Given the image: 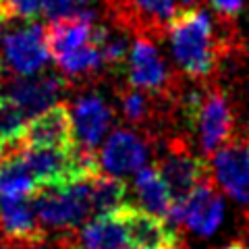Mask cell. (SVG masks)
Returning a JSON list of instances; mask_svg holds the SVG:
<instances>
[{"label":"cell","mask_w":249,"mask_h":249,"mask_svg":"<svg viewBox=\"0 0 249 249\" xmlns=\"http://www.w3.org/2000/svg\"><path fill=\"white\" fill-rule=\"evenodd\" d=\"M2 4L9 19L34 21L44 13L46 0H2Z\"/></svg>","instance_id":"obj_20"},{"label":"cell","mask_w":249,"mask_h":249,"mask_svg":"<svg viewBox=\"0 0 249 249\" xmlns=\"http://www.w3.org/2000/svg\"><path fill=\"white\" fill-rule=\"evenodd\" d=\"M127 83L137 89L160 98H177L181 91L175 75L166 67V60L160 56L152 37L135 36L127 60Z\"/></svg>","instance_id":"obj_7"},{"label":"cell","mask_w":249,"mask_h":249,"mask_svg":"<svg viewBox=\"0 0 249 249\" xmlns=\"http://www.w3.org/2000/svg\"><path fill=\"white\" fill-rule=\"evenodd\" d=\"M89 191H91V201H93V212L96 216L116 212L124 206H129V187L124 178L98 173L88 178Z\"/></svg>","instance_id":"obj_18"},{"label":"cell","mask_w":249,"mask_h":249,"mask_svg":"<svg viewBox=\"0 0 249 249\" xmlns=\"http://www.w3.org/2000/svg\"><path fill=\"white\" fill-rule=\"evenodd\" d=\"M243 4L245 0H212L214 11L227 21L239 17V13L243 11Z\"/></svg>","instance_id":"obj_21"},{"label":"cell","mask_w":249,"mask_h":249,"mask_svg":"<svg viewBox=\"0 0 249 249\" xmlns=\"http://www.w3.org/2000/svg\"><path fill=\"white\" fill-rule=\"evenodd\" d=\"M129 249H143V247H129Z\"/></svg>","instance_id":"obj_24"},{"label":"cell","mask_w":249,"mask_h":249,"mask_svg":"<svg viewBox=\"0 0 249 249\" xmlns=\"http://www.w3.org/2000/svg\"><path fill=\"white\" fill-rule=\"evenodd\" d=\"M0 98H2V96H0Z\"/></svg>","instance_id":"obj_25"},{"label":"cell","mask_w":249,"mask_h":249,"mask_svg":"<svg viewBox=\"0 0 249 249\" xmlns=\"http://www.w3.org/2000/svg\"><path fill=\"white\" fill-rule=\"evenodd\" d=\"M40 185L21 160V152L0 158V201L34 197Z\"/></svg>","instance_id":"obj_17"},{"label":"cell","mask_w":249,"mask_h":249,"mask_svg":"<svg viewBox=\"0 0 249 249\" xmlns=\"http://www.w3.org/2000/svg\"><path fill=\"white\" fill-rule=\"evenodd\" d=\"M152 152L150 135L142 129H116L100 147L98 164L106 175L124 178L137 175Z\"/></svg>","instance_id":"obj_9"},{"label":"cell","mask_w":249,"mask_h":249,"mask_svg":"<svg viewBox=\"0 0 249 249\" xmlns=\"http://www.w3.org/2000/svg\"><path fill=\"white\" fill-rule=\"evenodd\" d=\"M50 50L46 40V27L27 23L2 36V71L4 77H34L48 65ZM0 81V83H2Z\"/></svg>","instance_id":"obj_5"},{"label":"cell","mask_w":249,"mask_h":249,"mask_svg":"<svg viewBox=\"0 0 249 249\" xmlns=\"http://www.w3.org/2000/svg\"><path fill=\"white\" fill-rule=\"evenodd\" d=\"M154 166L160 170L177 204H181L196 187H199L212 175L208 162L191 150L185 137H168L162 143Z\"/></svg>","instance_id":"obj_4"},{"label":"cell","mask_w":249,"mask_h":249,"mask_svg":"<svg viewBox=\"0 0 249 249\" xmlns=\"http://www.w3.org/2000/svg\"><path fill=\"white\" fill-rule=\"evenodd\" d=\"M166 34L178 69L191 79L210 77L229 52V44L216 36L214 23L201 6L181 11Z\"/></svg>","instance_id":"obj_1"},{"label":"cell","mask_w":249,"mask_h":249,"mask_svg":"<svg viewBox=\"0 0 249 249\" xmlns=\"http://www.w3.org/2000/svg\"><path fill=\"white\" fill-rule=\"evenodd\" d=\"M9 19L6 17V11H4V4H2V0H0V27H2V23Z\"/></svg>","instance_id":"obj_23"},{"label":"cell","mask_w":249,"mask_h":249,"mask_svg":"<svg viewBox=\"0 0 249 249\" xmlns=\"http://www.w3.org/2000/svg\"><path fill=\"white\" fill-rule=\"evenodd\" d=\"M81 249H129V229L123 208L110 214L96 216L79 231Z\"/></svg>","instance_id":"obj_15"},{"label":"cell","mask_w":249,"mask_h":249,"mask_svg":"<svg viewBox=\"0 0 249 249\" xmlns=\"http://www.w3.org/2000/svg\"><path fill=\"white\" fill-rule=\"evenodd\" d=\"M71 114L77 147L93 154L112 124V108L100 96H79L71 108Z\"/></svg>","instance_id":"obj_13"},{"label":"cell","mask_w":249,"mask_h":249,"mask_svg":"<svg viewBox=\"0 0 249 249\" xmlns=\"http://www.w3.org/2000/svg\"><path fill=\"white\" fill-rule=\"evenodd\" d=\"M67 77L60 75H34V77H6L0 88H6V93L15 104L21 106L29 119L48 110L56 104L67 88Z\"/></svg>","instance_id":"obj_11"},{"label":"cell","mask_w":249,"mask_h":249,"mask_svg":"<svg viewBox=\"0 0 249 249\" xmlns=\"http://www.w3.org/2000/svg\"><path fill=\"white\" fill-rule=\"evenodd\" d=\"M218 249H249L245 243H241V241H232V243L224 245V247H218Z\"/></svg>","instance_id":"obj_22"},{"label":"cell","mask_w":249,"mask_h":249,"mask_svg":"<svg viewBox=\"0 0 249 249\" xmlns=\"http://www.w3.org/2000/svg\"><path fill=\"white\" fill-rule=\"evenodd\" d=\"M93 2L96 0H46L44 13L52 21H56V19L75 17V15H83V13H93V6H91Z\"/></svg>","instance_id":"obj_19"},{"label":"cell","mask_w":249,"mask_h":249,"mask_svg":"<svg viewBox=\"0 0 249 249\" xmlns=\"http://www.w3.org/2000/svg\"><path fill=\"white\" fill-rule=\"evenodd\" d=\"M224 201L220 196V187L210 175L199 187H196L181 204H177L168 222L173 227H183L193 235L208 237L222 224Z\"/></svg>","instance_id":"obj_8"},{"label":"cell","mask_w":249,"mask_h":249,"mask_svg":"<svg viewBox=\"0 0 249 249\" xmlns=\"http://www.w3.org/2000/svg\"><path fill=\"white\" fill-rule=\"evenodd\" d=\"M34 201L44 229L58 235L79 232L96 218L88 178L71 185L44 187L34 196Z\"/></svg>","instance_id":"obj_3"},{"label":"cell","mask_w":249,"mask_h":249,"mask_svg":"<svg viewBox=\"0 0 249 249\" xmlns=\"http://www.w3.org/2000/svg\"><path fill=\"white\" fill-rule=\"evenodd\" d=\"M129 229L131 247L143 249H178V237L166 218H160L137 206L123 208Z\"/></svg>","instance_id":"obj_14"},{"label":"cell","mask_w":249,"mask_h":249,"mask_svg":"<svg viewBox=\"0 0 249 249\" xmlns=\"http://www.w3.org/2000/svg\"><path fill=\"white\" fill-rule=\"evenodd\" d=\"M133 191H135V197L139 199L137 208H143L156 216L166 218V220L170 218V214H173V210L177 206L166 181L162 178L160 170L156 166H147L139 170L135 175Z\"/></svg>","instance_id":"obj_16"},{"label":"cell","mask_w":249,"mask_h":249,"mask_svg":"<svg viewBox=\"0 0 249 249\" xmlns=\"http://www.w3.org/2000/svg\"><path fill=\"white\" fill-rule=\"evenodd\" d=\"M116 25L135 36L162 37L168 25L183 11V0H104Z\"/></svg>","instance_id":"obj_6"},{"label":"cell","mask_w":249,"mask_h":249,"mask_svg":"<svg viewBox=\"0 0 249 249\" xmlns=\"http://www.w3.org/2000/svg\"><path fill=\"white\" fill-rule=\"evenodd\" d=\"M212 177L224 193L249 206V139H231L212 156Z\"/></svg>","instance_id":"obj_10"},{"label":"cell","mask_w":249,"mask_h":249,"mask_svg":"<svg viewBox=\"0 0 249 249\" xmlns=\"http://www.w3.org/2000/svg\"><path fill=\"white\" fill-rule=\"evenodd\" d=\"M23 142L29 147H54V150H73L75 127L73 114L67 104H54L29 121Z\"/></svg>","instance_id":"obj_12"},{"label":"cell","mask_w":249,"mask_h":249,"mask_svg":"<svg viewBox=\"0 0 249 249\" xmlns=\"http://www.w3.org/2000/svg\"><path fill=\"white\" fill-rule=\"evenodd\" d=\"M177 110L196 133L201 152L212 156L232 139V116L229 98L218 85L178 91Z\"/></svg>","instance_id":"obj_2"}]
</instances>
